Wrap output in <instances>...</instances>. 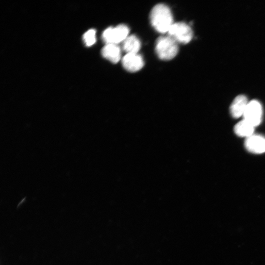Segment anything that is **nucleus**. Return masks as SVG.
<instances>
[{
  "mask_svg": "<svg viewBox=\"0 0 265 265\" xmlns=\"http://www.w3.org/2000/svg\"><path fill=\"white\" fill-rule=\"evenodd\" d=\"M83 40L87 47H91L96 42V31L92 29L87 31L83 35Z\"/></svg>",
  "mask_w": 265,
  "mask_h": 265,
  "instance_id": "nucleus-12",
  "label": "nucleus"
},
{
  "mask_svg": "<svg viewBox=\"0 0 265 265\" xmlns=\"http://www.w3.org/2000/svg\"><path fill=\"white\" fill-rule=\"evenodd\" d=\"M244 120L255 127L259 125L262 119L263 108L260 103L256 100L248 102L243 115Z\"/></svg>",
  "mask_w": 265,
  "mask_h": 265,
  "instance_id": "nucleus-5",
  "label": "nucleus"
},
{
  "mask_svg": "<svg viewBox=\"0 0 265 265\" xmlns=\"http://www.w3.org/2000/svg\"><path fill=\"white\" fill-rule=\"evenodd\" d=\"M155 50L160 59L169 61L173 59L178 54V44L169 35L161 36L157 40Z\"/></svg>",
  "mask_w": 265,
  "mask_h": 265,
  "instance_id": "nucleus-2",
  "label": "nucleus"
},
{
  "mask_svg": "<svg viewBox=\"0 0 265 265\" xmlns=\"http://www.w3.org/2000/svg\"><path fill=\"white\" fill-rule=\"evenodd\" d=\"M246 149L250 152L261 154L265 152V137L259 135H252L246 138L245 142Z\"/></svg>",
  "mask_w": 265,
  "mask_h": 265,
  "instance_id": "nucleus-7",
  "label": "nucleus"
},
{
  "mask_svg": "<svg viewBox=\"0 0 265 265\" xmlns=\"http://www.w3.org/2000/svg\"><path fill=\"white\" fill-rule=\"evenodd\" d=\"M248 103L247 98L244 95H239L233 100L230 108L232 116L237 118L243 116Z\"/></svg>",
  "mask_w": 265,
  "mask_h": 265,
  "instance_id": "nucleus-8",
  "label": "nucleus"
},
{
  "mask_svg": "<svg viewBox=\"0 0 265 265\" xmlns=\"http://www.w3.org/2000/svg\"><path fill=\"white\" fill-rule=\"evenodd\" d=\"M141 48V41L134 35L128 36L123 42V49L127 52V54H138Z\"/></svg>",
  "mask_w": 265,
  "mask_h": 265,
  "instance_id": "nucleus-10",
  "label": "nucleus"
},
{
  "mask_svg": "<svg viewBox=\"0 0 265 265\" xmlns=\"http://www.w3.org/2000/svg\"><path fill=\"white\" fill-rule=\"evenodd\" d=\"M104 58L116 64L121 59V50L117 44H107L101 51Z\"/></svg>",
  "mask_w": 265,
  "mask_h": 265,
  "instance_id": "nucleus-9",
  "label": "nucleus"
},
{
  "mask_svg": "<svg viewBox=\"0 0 265 265\" xmlns=\"http://www.w3.org/2000/svg\"><path fill=\"white\" fill-rule=\"evenodd\" d=\"M124 68L130 72H135L140 70L144 66V61L138 54H127L122 60Z\"/></svg>",
  "mask_w": 265,
  "mask_h": 265,
  "instance_id": "nucleus-6",
  "label": "nucleus"
},
{
  "mask_svg": "<svg viewBox=\"0 0 265 265\" xmlns=\"http://www.w3.org/2000/svg\"><path fill=\"white\" fill-rule=\"evenodd\" d=\"M168 33L177 42L182 44L189 43L192 40L193 35L191 28L184 22L174 23Z\"/></svg>",
  "mask_w": 265,
  "mask_h": 265,
  "instance_id": "nucleus-3",
  "label": "nucleus"
},
{
  "mask_svg": "<svg viewBox=\"0 0 265 265\" xmlns=\"http://www.w3.org/2000/svg\"><path fill=\"white\" fill-rule=\"evenodd\" d=\"M254 128V126L243 119L235 126L234 132L238 136L247 138L253 135Z\"/></svg>",
  "mask_w": 265,
  "mask_h": 265,
  "instance_id": "nucleus-11",
  "label": "nucleus"
},
{
  "mask_svg": "<svg viewBox=\"0 0 265 265\" xmlns=\"http://www.w3.org/2000/svg\"><path fill=\"white\" fill-rule=\"evenodd\" d=\"M129 29L123 24L119 25L116 27H110L103 33L102 38L107 44H117L123 42L128 36Z\"/></svg>",
  "mask_w": 265,
  "mask_h": 265,
  "instance_id": "nucleus-4",
  "label": "nucleus"
},
{
  "mask_svg": "<svg viewBox=\"0 0 265 265\" xmlns=\"http://www.w3.org/2000/svg\"><path fill=\"white\" fill-rule=\"evenodd\" d=\"M150 18L153 28L162 33H168L174 24L170 10L162 4L157 5L152 9Z\"/></svg>",
  "mask_w": 265,
  "mask_h": 265,
  "instance_id": "nucleus-1",
  "label": "nucleus"
}]
</instances>
